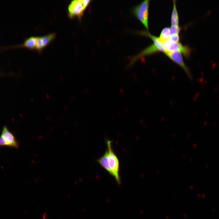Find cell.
Masks as SVG:
<instances>
[{
	"label": "cell",
	"instance_id": "5",
	"mask_svg": "<svg viewBox=\"0 0 219 219\" xmlns=\"http://www.w3.org/2000/svg\"><path fill=\"white\" fill-rule=\"evenodd\" d=\"M162 42L167 52L179 51L186 57H189L191 49L189 47L184 46L180 42H173L169 39Z\"/></svg>",
	"mask_w": 219,
	"mask_h": 219
},
{
	"label": "cell",
	"instance_id": "4",
	"mask_svg": "<svg viewBox=\"0 0 219 219\" xmlns=\"http://www.w3.org/2000/svg\"><path fill=\"white\" fill-rule=\"evenodd\" d=\"M3 147L16 148L19 147L18 142L15 136L5 126L3 127L0 136V147Z\"/></svg>",
	"mask_w": 219,
	"mask_h": 219
},
{
	"label": "cell",
	"instance_id": "2",
	"mask_svg": "<svg viewBox=\"0 0 219 219\" xmlns=\"http://www.w3.org/2000/svg\"><path fill=\"white\" fill-rule=\"evenodd\" d=\"M149 0L143 1L133 9L134 15L148 30Z\"/></svg>",
	"mask_w": 219,
	"mask_h": 219
},
{
	"label": "cell",
	"instance_id": "7",
	"mask_svg": "<svg viewBox=\"0 0 219 219\" xmlns=\"http://www.w3.org/2000/svg\"><path fill=\"white\" fill-rule=\"evenodd\" d=\"M56 36V33H53L39 36L36 50L39 52L41 51L55 38Z\"/></svg>",
	"mask_w": 219,
	"mask_h": 219
},
{
	"label": "cell",
	"instance_id": "3",
	"mask_svg": "<svg viewBox=\"0 0 219 219\" xmlns=\"http://www.w3.org/2000/svg\"><path fill=\"white\" fill-rule=\"evenodd\" d=\"M90 0H75L72 1L68 7V15L71 18L82 17Z\"/></svg>",
	"mask_w": 219,
	"mask_h": 219
},
{
	"label": "cell",
	"instance_id": "10",
	"mask_svg": "<svg viewBox=\"0 0 219 219\" xmlns=\"http://www.w3.org/2000/svg\"><path fill=\"white\" fill-rule=\"evenodd\" d=\"M173 6L172 12L171 23L172 26H178L179 25V17L178 12L177 11L176 1H173Z\"/></svg>",
	"mask_w": 219,
	"mask_h": 219
},
{
	"label": "cell",
	"instance_id": "11",
	"mask_svg": "<svg viewBox=\"0 0 219 219\" xmlns=\"http://www.w3.org/2000/svg\"><path fill=\"white\" fill-rule=\"evenodd\" d=\"M171 36L170 28L166 27L162 29L159 38L162 42L169 39Z\"/></svg>",
	"mask_w": 219,
	"mask_h": 219
},
{
	"label": "cell",
	"instance_id": "12",
	"mask_svg": "<svg viewBox=\"0 0 219 219\" xmlns=\"http://www.w3.org/2000/svg\"><path fill=\"white\" fill-rule=\"evenodd\" d=\"M169 28L171 35L178 34L180 30V28L179 26H172Z\"/></svg>",
	"mask_w": 219,
	"mask_h": 219
},
{
	"label": "cell",
	"instance_id": "6",
	"mask_svg": "<svg viewBox=\"0 0 219 219\" xmlns=\"http://www.w3.org/2000/svg\"><path fill=\"white\" fill-rule=\"evenodd\" d=\"M165 54L183 69L190 79L192 78L191 73L189 69L185 63L180 52L177 51L167 52Z\"/></svg>",
	"mask_w": 219,
	"mask_h": 219
},
{
	"label": "cell",
	"instance_id": "1",
	"mask_svg": "<svg viewBox=\"0 0 219 219\" xmlns=\"http://www.w3.org/2000/svg\"><path fill=\"white\" fill-rule=\"evenodd\" d=\"M107 149L104 154L99 158L98 163L115 179L118 184H120V162L112 147V141L105 140Z\"/></svg>",
	"mask_w": 219,
	"mask_h": 219
},
{
	"label": "cell",
	"instance_id": "13",
	"mask_svg": "<svg viewBox=\"0 0 219 219\" xmlns=\"http://www.w3.org/2000/svg\"><path fill=\"white\" fill-rule=\"evenodd\" d=\"M169 39L172 41L175 42H178L179 40V37L178 34L171 35Z\"/></svg>",
	"mask_w": 219,
	"mask_h": 219
},
{
	"label": "cell",
	"instance_id": "8",
	"mask_svg": "<svg viewBox=\"0 0 219 219\" xmlns=\"http://www.w3.org/2000/svg\"><path fill=\"white\" fill-rule=\"evenodd\" d=\"M159 51H160L159 50L153 43L143 50L139 54L133 57L130 64L131 65L137 60L143 56L153 54Z\"/></svg>",
	"mask_w": 219,
	"mask_h": 219
},
{
	"label": "cell",
	"instance_id": "9",
	"mask_svg": "<svg viewBox=\"0 0 219 219\" xmlns=\"http://www.w3.org/2000/svg\"><path fill=\"white\" fill-rule=\"evenodd\" d=\"M39 36H31L26 39L22 46L31 50H36Z\"/></svg>",
	"mask_w": 219,
	"mask_h": 219
}]
</instances>
